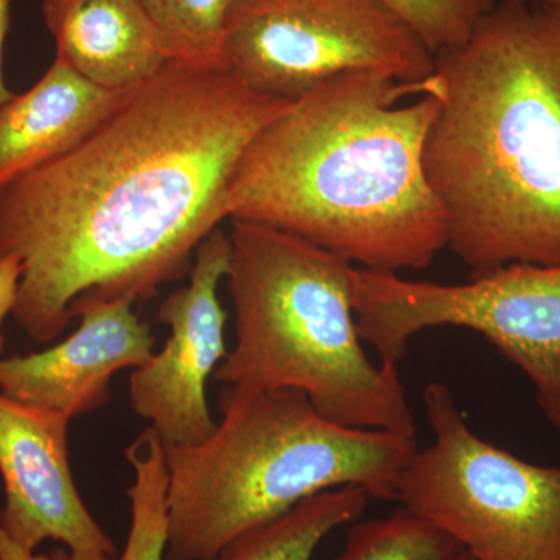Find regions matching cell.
Returning <instances> with one entry per match:
<instances>
[{
	"label": "cell",
	"mask_w": 560,
	"mask_h": 560,
	"mask_svg": "<svg viewBox=\"0 0 560 560\" xmlns=\"http://www.w3.org/2000/svg\"><path fill=\"white\" fill-rule=\"evenodd\" d=\"M70 419L0 393V529L22 550L60 541L70 560H116L117 547L84 503L70 467Z\"/></svg>",
	"instance_id": "10"
},
{
	"label": "cell",
	"mask_w": 560,
	"mask_h": 560,
	"mask_svg": "<svg viewBox=\"0 0 560 560\" xmlns=\"http://www.w3.org/2000/svg\"><path fill=\"white\" fill-rule=\"evenodd\" d=\"M0 560H70V556L65 548H58L51 555H38L36 551L22 550L0 529Z\"/></svg>",
	"instance_id": "20"
},
{
	"label": "cell",
	"mask_w": 560,
	"mask_h": 560,
	"mask_svg": "<svg viewBox=\"0 0 560 560\" xmlns=\"http://www.w3.org/2000/svg\"><path fill=\"white\" fill-rule=\"evenodd\" d=\"M352 301L361 340L394 366L422 330L477 331L529 378L541 415L560 433V264L517 261L458 285L353 267Z\"/></svg>",
	"instance_id": "7"
},
{
	"label": "cell",
	"mask_w": 560,
	"mask_h": 560,
	"mask_svg": "<svg viewBox=\"0 0 560 560\" xmlns=\"http://www.w3.org/2000/svg\"><path fill=\"white\" fill-rule=\"evenodd\" d=\"M423 171L471 275L560 264V10L501 2L434 57Z\"/></svg>",
	"instance_id": "3"
},
{
	"label": "cell",
	"mask_w": 560,
	"mask_h": 560,
	"mask_svg": "<svg viewBox=\"0 0 560 560\" xmlns=\"http://www.w3.org/2000/svg\"><path fill=\"white\" fill-rule=\"evenodd\" d=\"M230 259V234L217 228L195 250L189 283L158 308L156 319L168 329L164 348L131 372L132 411L150 422L165 448L201 444L215 430L206 386L228 355L219 285Z\"/></svg>",
	"instance_id": "9"
},
{
	"label": "cell",
	"mask_w": 560,
	"mask_h": 560,
	"mask_svg": "<svg viewBox=\"0 0 560 560\" xmlns=\"http://www.w3.org/2000/svg\"><path fill=\"white\" fill-rule=\"evenodd\" d=\"M433 441L418 448L396 500L475 560H560V467L481 440L440 382L423 390Z\"/></svg>",
	"instance_id": "6"
},
{
	"label": "cell",
	"mask_w": 560,
	"mask_h": 560,
	"mask_svg": "<svg viewBox=\"0 0 560 560\" xmlns=\"http://www.w3.org/2000/svg\"><path fill=\"white\" fill-rule=\"evenodd\" d=\"M458 541L407 508L352 525L334 560H453Z\"/></svg>",
	"instance_id": "17"
},
{
	"label": "cell",
	"mask_w": 560,
	"mask_h": 560,
	"mask_svg": "<svg viewBox=\"0 0 560 560\" xmlns=\"http://www.w3.org/2000/svg\"><path fill=\"white\" fill-rule=\"evenodd\" d=\"M20 278V260L16 257H2L0 259V353L5 349V337H3L2 330L3 323H5L7 316L13 313Z\"/></svg>",
	"instance_id": "19"
},
{
	"label": "cell",
	"mask_w": 560,
	"mask_h": 560,
	"mask_svg": "<svg viewBox=\"0 0 560 560\" xmlns=\"http://www.w3.org/2000/svg\"><path fill=\"white\" fill-rule=\"evenodd\" d=\"M125 456L132 469V482L127 490L131 522L119 560H164L168 540L164 444L149 427L131 442Z\"/></svg>",
	"instance_id": "15"
},
{
	"label": "cell",
	"mask_w": 560,
	"mask_h": 560,
	"mask_svg": "<svg viewBox=\"0 0 560 560\" xmlns=\"http://www.w3.org/2000/svg\"><path fill=\"white\" fill-rule=\"evenodd\" d=\"M436 73L405 84L350 70L291 103L253 139L228 219L267 224L371 271L422 270L448 245L423 171L440 110Z\"/></svg>",
	"instance_id": "2"
},
{
	"label": "cell",
	"mask_w": 560,
	"mask_h": 560,
	"mask_svg": "<svg viewBox=\"0 0 560 560\" xmlns=\"http://www.w3.org/2000/svg\"><path fill=\"white\" fill-rule=\"evenodd\" d=\"M290 102L226 69L168 61L75 149L0 190V259L16 257L13 315L60 337L91 302L149 301L190 271L228 219L243 153Z\"/></svg>",
	"instance_id": "1"
},
{
	"label": "cell",
	"mask_w": 560,
	"mask_h": 560,
	"mask_svg": "<svg viewBox=\"0 0 560 560\" xmlns=\"http://www.w3.org/2000/svg\"><path fill=\"white\" fill-rule=\"evenodd\" d=\"M501 2H528V0H501ZM545 3L560 10V0H545Z\"/></svg>",
	"instance_id": "22"
},
{
	"label": "cell",
	"mask_w": 560,
	"mask_h": 560,
	"mask_svg": "<svg viewBox=\"0 0 560 560\" xmlns=\"http://www.w3.org/2000/svg\"><path fill=\"white\" fill-rule=\"evenodd\" d=\"M230 221L235 342L215 381L243 390H301L341 425L416 438L399 370L374 363L363 348L353 265L267 224Z\"/></svg>",
	"instance_id": "5"
},
{
	"label": "cell",
	"mask_w": 560,
	"mask_h": 560,
	"mask_svg": "<svg viewBox=\"0 0 560 560\" xmlns=\"http://www.w3.org/2000/svg\"><path fill=\"white\" fill-rule=\"evenodd\" d=\"M370 492L360 486L326 490L272 518L243 530L210 560H312L320 541L366 510Z\"/></svg>",
	"instance_id": "14"
},
{
	"label": "cell",
	"mask_w": 560,
	"mask_h": 560,
	"mask_svg": "<svg viewBox=\"0 0 560 560\" xmlns=\"http://www.w3.org/2000/svg\"><path fill=\"white\" fill-rule=\"evenodd\" d=\"M125 94L95 86L55 57L31 90L0 106V190L75 149Z\"/></svg>",
	"instance_id": "12"
},
{
	"label": "cell",
	"mask_w": 560,
	"mask_h": 560,
	"mask_svg": "<svg viewBox=\"0 0 560 560\" xmlns=\"http://www.w3.org/2000/svg\"><path fill=\"white\" fill-rule=\"evenodd\" d=\"M11 5L13 0H0V106L14 95V92L7 86L5 77H3V49L10 32Z\"/></svg>",
	"instance_id": "21"
},
{
	"label": "cell",
	"mask_w": 560,
	"mask_h": 560,
	"mask_svg": "<svg viewBox=\"0 0 560 560\" xmlns=\"http://www.w3.org/2000/svg\"><path fill=\"white\" fill-rule=\"evenodd\" d=\"M168 61L224 69L221 47L232 0H139Z\"/></svg>",
	"instance_id": "16"
},
{
	"label": "cell",
	"mask_w": 560,
	"mask_h": 560,
	"mask_svg": "<svg viewBox=\"0 0 560 560\" xmlns=\"http://www.w3.org/2000/svg\"><path fill=\"white\" fill-rule=\"evenodd\" d=\"M127 300L91 302L66 340L28 355L0 357V393L72 420L110 400L117 372L138 370L154 353L150 324Z\"/></svg>",
	"instance_id": "11"
},
{
	"label": "cell",
	"mask_w": 560,
	"mask_h": 560,
	"mask_svg": "<svg viewBox=\"0 0 560 560\" xmlns=\"http://www.w3.org/2000/svg\"><path fill=\"white\" fill-rule=\"evenodd\" d=\"M453 560H475L474 558H471V556L469 555V552L467 551H464V550H460L459 551V555L456 556L455 559Z\"/></svg>",
	"instance_id": "23"
},
{
	"label": "cell",
	"mask_w": 560,
	"mask_h": 560,
	"mask_svg": "<svg viewBox=\"0 0 560 560\" xmlns=\"http://www.w3.org/2000/svg\"><path fill=\"white\" fill-rule=\"evenodd\" d=\"M223 68L246 88L294 103L350 70L405 84L434 72V54L386 0H232Z\"/></svg>",
	"instance_id": "8"
},
{
	"label": "cell",
	"mask_w": 560,
	"mask_h": 560,
	"mask_svg": "<svg viewBox=\"0 0 560 560\" xmlns=\"http://www.w3.org/2000/svg\"><path fill=\"white\" fill-rule=\"evenodd\" d=\"M57 58L95 86L136 90L168 58L139 0H44Z\"/></svg>",
	"instance_id": "13"
},
{
	"label": "cell",
	"mask_w": 560,
	"mask_h": 560,
	"mask_svg": "<svg viewBox=\"0 0 560 560\" xmlns=\"http://www.w3.org/2000/svg\"><path fill=\"white\" fill-rule=\"evenodd\" d=\"M210 438L165 448L168 540L164 560H210L243 530L326 490L360 486L396 500L416 438L353 429L320 415L301 390L224 386Z\"/></svg>",
	"instance_id": "4"
},
{
	"label": "cell",
	"mask_w": 560,
	"mask_h": 560,
	"mask_svg": "<svg viewBox=\"0 0 560 560\" xmlns=\"http://www.w3.org/2000/svg\"><path fill=\"white\" fill-rule=\"evenodd\" d=\"M433 51L458 47L497 0H386Z\"/></svg>",
	"instance_id": "18"
}]
</instances>
